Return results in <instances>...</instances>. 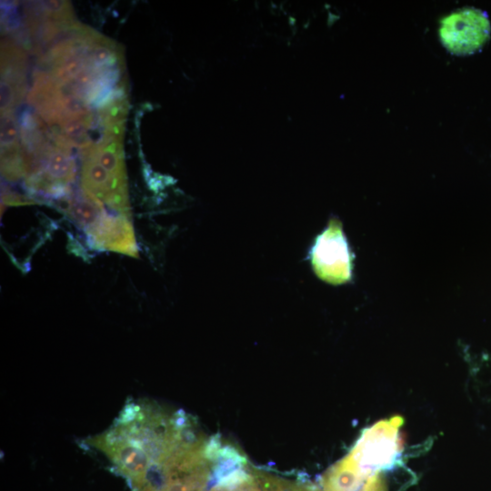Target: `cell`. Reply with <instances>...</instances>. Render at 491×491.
<instances>
[{"label": "cell", "mask_w": 491, "mask_h": 491, "mask_svg": "<svg viewBox=\"0 0 491 491\" xmlns=\"http://www.w3.org/2000/svg\"><path fill=\"white\" fill-rule=\"evenodd\" d=\"M359 491H387L383 475L380 472L371 475L364 482Z\"/></svg>", "instance_id": "13"}, {"label": "cell", "mask_w": 491, "mask_h": 491, "mask_svg": "<svg viewBox=\"0 0 491 491\" xmlns=\"http://www.w3.org/2000/svg\"><path fill=\"white\" fill-rule=\"evenodd\" d=\"M64 210L87 235H91L107 214L104 205L83 191L65 199Z\"/></svg>", "instance_id": "10"}, {"label": "cell", "mask_w": 491, "mask_h": 491, "mask_svg": "<svg viewBox=\"0 0 491 491\" xmlns=\"http://www.w3.org/2000/svg\"><path fill=\"white\" fill-rule=\"evenodd\" d=\"M253 471L262 491H323L306 480L280 476L254 466Z\"/></svg>", "instance_id": "11"}, {"label": "cell", "mask_w": 491, "mask_h": 491, "mask_svg": "<svg viewBox=\"0 0 491 491\" xmlns=\"http://www.w3.org/2000/svg\"><path fill=\"white\" fill-rule=\"evenodd\" d=\"M189 418L184 412H171L149 402H129L108 429L85 439V444L101 451L132 489L139 491L153 463Z\"/></svg>", "instance_id": "1"}, {"label": "cell", "mask_w": 491, "mask_h": 491, "mask_svg": "<svg viewBox=\"0 0 491 491\" xmlns=\"http://www.w3.org/2000/svg\"><path fill=\"white\" fill-rule=\"evenodd\" d=\"M366 479L358 465L347 454L325 472L320 483L323 491H359Z\"/></svg>", "instance_id": "9"}, {"label": "cell", "mask_w": 491, "mask_h": 491, "mask_svg": "<svg viewBox=\"0 0 491 491\" xmlns=\"http://www.w3.org/2000/svg\"><path fill=\"white\" fill-rule=\"evenodd\" d=\"M490 22L483 11L474 7L456 10L440 21L439 37L452 54L465 55L479 50L490 35Z\"/></svg>", "instance_id": "4"}, {"label": "cell", "mask_w": 491, "mask_h": 491, "mask_svg": "<svg viewBox=\"0 0 491 491\" xmlns=\"http://www.w3.org/2000/svg\"><path fill=\"white\" fill-rule=\"evenodd\" d=\"M312 263L316 274L328 282L341 283L350 277L349 251L338 224H330L318 236L312 250Z\"/></svg>", "instance_id": "5"}, {"label": "cell", "mask_w": 491, "mask_h": 491, "mask_svg": "<svg viewBox=\"0 0 491 491\" xmlns=\"http://www.w3.org/2000/svg\"><path fill=\"white\" fill-rule=\"evenodd\" d=\"M88 237L97 248L138 257L134 228L126 215L106 214Z\"/></svg>", "instance_id": "8"}, {"label": "cell", "mask_w": 491, "mask_h": 491, "mask_svg": "<svg viewBox=\"0 0 491 491\" xmlns=\"http://www.w3.org/2000/svg\"><path fill=\"white\" fill-rule=\"evenodd\" d=\"M403 420L395 416L366 429L348 453L368 478L393 465L402 450L399 435Z\"/></svg>", "instance_id": "3"}, {"label": "cell", "mask_w": 491, "mask_h": 491, "mask_svg": "<svg viewBox=\"0 0 491 491\" xmlns=\"http://www.w3.org/2000/svg\"><path fill=\"white\" fill-rule=\"evenodd\" d=\"M83 192L105 204L111 209L128 215L127 181L112 175L96 161L85 158L82 163Z\"/></svg>", "instance_id": "6"}, {"label": "cell", "mask_w": 491, "mask_h": 491, "mask_svg": "<svg viewBox=\"0 0 491 491\" xmlns=\"http://www.w3.org/2000/svg\"><path fill=\"white\" fill-rule=\"evenodd\" d=\"M207 491H262L253 466L245 456L228 445L215 468Z\"/></svg>", "instance_id": "7"}, {"label": "cell", "mask_w": 491, "mask_h": 491, "mask_svg": "<svg viewBox=\"0 0 491 491\" xmlns=\"http://www.w3.org/2000/svg\"><path fill=\"white\" fill-rule=\"evenodd\" d=\"M18 128L13 110L1 114V148L17 145Z\"/></svg>", "instance_id": "12"}, {"label": "cell", "mask_w": 491, "mask_h": 491, "mask_svg": "<svg viewBox=\"0 0 491 491\" xmlns=\"http://www.w3.org/2000/svg\"><path fill=\"white\" fill-rule=\"evenodd\" d=\"M227 444L187 431L153 463L139 491H207Z\"/></svg>", "instance_id": "2"}]
</instances>
